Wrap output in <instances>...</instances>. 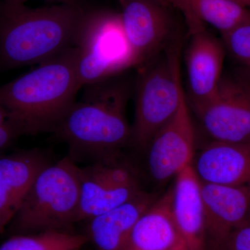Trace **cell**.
<instances>
[{"label": "cell", "instance_id": "1", "mask_svg": "<svg viewBox=\"0 0 250 250\" xmlns=\"http://www.w3.org/2000/svg\"><path fill=\"white\" fill-rule=\"evenodd\" d=\"M87 10L78 2L31 8L0 3V67L42 63L76 47Z\"/></svg>", "mask_w": 250, "mask_h": 250}, {"label": "cell", "instance_id": "2", "mask_svg": "<svg viewBox=\"0 0 250 250\" xmlns=\"http://www.w3.org/2000/svg\"><path fill=\"white\" fill-rule=\"evenodd\" d=\"M122 75L84 86L53 133L70 147L74 161H93L118 155L131 143L132 129L126 116L130 83Z\"/></svg>", "mask_w": 250, "mask_h": 250}, {"label": "cell", "instance_id": "3", "mask_svg": "<svg viewBox=\"0 0 250 250\" xmlns=\"http://www.w3.org/2000/svg\"><path fill=\"white\" fill-rule=\"evenodd\" d=\"M73 47L16 80L0 85V106L23 135L52 132L76 101L82 88Z\"/></svg>", "mask_w": 250, "mask_h": 250}, {"label": "cell", "instance_id": "4", "mask_svg": "<svg viewBox=\"0 0 250 250\" xmlns=\"http://www.w3.org/2000/svg\"><path fill=\"white\" fill-rule=\"evenodd\" d=\"M80 170L70 156L44 167L6 231L11 235L72 232L74 225L79 223Z\"/></svg>", "mask_w": 250, "mask_h": 250}, {"label": "cell", "instance_id": "5", "mask_svg": "<svg viewBox=\"0 0 250 250\" xmlns=\"http://www.w3.org/2000/svg\"><path fill=\"white\" fill-rule=\"evenodd\" d=\"M182 41L178 36L155 58L141 65L135 87L131 143L146 150L149 143L178 111L185 90L181 76Z\"/></svg>", "mask_w": 250, "mask_h": 250}, {"label": "cell", "instance_id": "6", "mask_svg": "<svg viewBox=\"0 0 250 250\" xmlns=\"http://www.w3.org/2000/svg\"><path fill=\"white\" fill-rule=\"evenodd\" d=\"M76 47L77 75L82 88L139 66L120 14L87 11Z\"/></svg>", "mask_w": 250, "mask_h": 250}, {"label": "cell", "instance_id": "7", "mask_svg": "<svg viewBox=\"0 0 250 250\" xmlns=\"http://www.w3.org/2000/svg\"><path fill=\"white\" fill-rule=\"evenodd\" d=\"M192 109L212 141L250 144V81L246 77L224 74L213 95Z\"/></svg>", "mask_w": 250, "mask_h": 250}, {"label": "cell", "instance_id": "8", "mask_svg": "<svg viewBox=\"0 0 250 250\" xmlns=\"http://www.w3.org/2000/svg\"><path fill=\"white\" fill-rule=\"evenodd\" d=\"M80 177L79 223L123 205L143 190L134 171L117 155L80 168Z\"/></svg>", "mask_w": 250, "mask_h": 250}, {"label": "cell", "instance_id": "9", "mask_svg": "<svg viewBox=\"0 0 250 250\" xmlns=\"http://www.w3.org/2000/svg\"><path fill=\"white\" fill-rule=\"evenodd\" d=\"M188 43L185 53L188 104L192 108L207 102L218 88L224 75L226 50L223 41L207 30L205 24L185 19Z\"/></svg>", "mask_w": 250, "mask_h": 250}, {"label": "cell", "instance_id": "10", "mask_svg": "<svg viewBox=\"0 0 250 250\" xmlns=\"http://www.w3.org/2000/svg\"><path fill=\"white\" fill-rule=\"evenodd\" d=\"M126 39L139 66L155 58L178 35L174 36L172 18L161 0H119Z\"/></svg>", "mask_w": 250, "mask_h": 250}, {"label": "cell", "instance_id": "11", "mask_svg": "<svg viewBox=\"0 0 250 250\" xmlns=\"http://www.w3.org/2000/svg\"><path fill=\"white\" fill-rule=\"evenodd\" d=\"M147 168L156 182L175 178L195 155V129L186 94L178 111L154 136L147 146Z\"/></svg>", "mask_w": 250, "mask_h": 250}, {"label": "cell", "instance_id": "12", "mask_svg": "<svg viewBox=\"0 0 250 250\" xmlns=\"http://www.w3.org/2000/svg\"><path fill=\"white\" fill-rule=\"evenodd\" d=\"M207 250H228L230 238L250 208V187L201 182Z\"/></svg>", "mask_w": 250, "mask_h": 250}, {"label": "cell", "instance_id": "13", "mask_svg": "<svg viewBox=\"0 0 250 250\" xmlns=\"http://www.w3.org/2000/svg\"><path fill=\"white\" fill-rule=\"evenodd\" d=\"M50 163L37 149L0 155V234L6 232L37 174Z\"/></svg>", "mask_w": 250, "mask_h": 250}, {"label": "cell", "instance_id": "14", "mask_svg": "<svg viewBox=\"0 0 250 250\" xmlns=\"http://www.w3.org/2000/svg\"><path fill=\"white\" fill-rule=\"evenodd\" d=\"M174 179L171 213L179 236L189 250H207L201 181L192 164Z\"/></svg>", "mask_w": 250, "mask_h": 250}, {"label": "cell", "instance_id": "15", "mask_svg": "<svg viewBox=\"0 0 250 250\" xmlns=\"http://www.w3.org/2000/svg\"><path fill=\"white\" fill-rule=\"evenodd\" d=\"M157 198L143 190L129 201L87 220L88 241L95 250H126L135 225Z\"/></svg>", "mask_w": 250, "mask_h": 250}, {"label": "cell", "instance_id": "16", "mask_svg": "<svg viewBox=\"0 0 250 250\" xmlns=\"http://www.w3.org/2000/svg\"><path fill=\"white\" fill-rule=\"evenodd\" d=\"M192 166L202 182L250 187V144L211 141Z\"/></svg>", "mask_w": 250, "mask_h": 250}, {"label": "cell", "instance_id": "17", "mask_svg": "<svg viewBox=\"0 0 250 250\" xmlns=\"http://www.w3.org/2000/svg\"><path fill=\"white\" fill-rule=\"evenodd\" d=\"M172 188L158 197L135 225L126 250H172L180 241L171 213Z\"/></svg>", "mask_w": 250, "mask_h": 250}, {"label": "cell", "instance_id": "18", "mask_svg": "<svg viewBox=\"0 0 250 250\" xmlns=\"http://www.w3.org/2000/svg\"><path fill=\"white\" fill-rule=\"evenodd\" d=\"M190 18L214 28L222 36L250 21V9L236 0H166Z\"/></svg>", "mask_w": 250, "mask_h": 250}, {"label": "cell", "instance_id": "19", "mask_svg": "<svg viewBox=\"0 0 250 250\" xmlns=\"http://www.w3.org/2000/svg\"><path fill=\"white\" fill-rule=\"evenodd\" d=\"M83 234L59 231L11 235L0 250H81L88 243Z\"/></svg>", "mask_w": 250, "mask_h": 250}, {"label": "cell", "instance_id": "20", "mask_svg": "<svg viewBox=\"0 0 250 250\" xmlns=\"http://www.w3.org/2000/svg\"><path fill=\"white\" fill-rule=\"evenodd\" d=\"M226 53L241 70L242 76L250 81V21L222 36Z\"/></svg>", "mask_w": 250, "mask_h": 250}, {"label": "cell", "instance_id": "21", "mask_svg": "<svg viewBox=\"0 0 250 250\" xmlns=\"http://www.w3.org/2000/svg\"><path fill=\"white\" fill-rule=\"evenodd\" d=\"M228 250H250V208L231 235Z\"/></svg>", "mask_w": 250, "mask_h": 250}, {"label": "cell", "instance_id": "22", "mask_svg": "<svg viewBox=\"0 0 250 250\" xmlns=\"http://www.w3.org/2000/svg\"><path fill=\"white\" fill-rule=\"evenodd\" d=\"M23 136L22 130L12 120L9 119L0 124V155L9 149L15 141Z\"/></svg>", "mask_w": 250, "mask_h": 250}, {"label": "cell", "instance_id": "23", "mask_svg": "<svg viewBox=\"0 0 250 250\" xmlns=\"http://www.w3.org/2000/svg\"><path fill=\"white\" fill-rule=\"evenodd\" d=\"M7 2L16 3V4H25L27 1L31 0H3ZM48 1H57L58 3H73L78 2L77 0H48Z\"/></svg>", "mask_w": 250, "mask_h": 250}, {"label": "cell", "instance_id": "24", "mask_svg": "<svg viewBox=\"0 0 250 250\" xmlns=\"http://www.w3.org/2000/svg\"><path fill=\"white\" fill-rule=\"evenodd\" d=\"M9 118V114H8L7 111L2 106H0V124L7 121Z\"/></svg>", "mask_w": 250, "mask_h": 250}, {"label": "cell", "instance_id": "25", "mask_svg": "<svg viewBox=\"0 0 250 250\" xmlns=\"http://www.w3.org/2000/svg\"><path fill=\"white\" fill-rule=\"evenodd\" d=\"M172 250H189L188 249L187 246H186L185 243L183 241V240L181 239L180 241L177 243V246Z\"/></svg>", "mask_w": 250, "mask_h": 250}, {"label": "cell", "instance_id": "26", "mask_svg": "<svg viewBox=\"0 0 250 250\" xmlns=\"http://www.w3.org/2000/svg\"><path fill=\"white\" fill-rule=\"evenodd\" d=\"M236 1H239L242 4L250 9V0H236Z\"/></svg>", "mask_w": 250, "mask_h": 250}, {"label": "cell", "instance_id": "27", "mask_svg": "<svg viewBox=\"0 0 250 250\" xmlns=\"http://www.w3.org/2000/svg\"><path fill=\"white\" fill-rule=\"evenodd\" d=\"M161 1H162L163 3H164V4H166V0H161Z\"/></svg>", "mask_w": 250, "mask_h": 250}]
</instances>
